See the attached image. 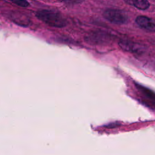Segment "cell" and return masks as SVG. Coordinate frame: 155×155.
Instances as JSON below:
<instances>
[{"instance_id": "1", "label": "cell", "mask_w": 155, "mask_h": 155, "mask_svg": "<svg viewBox=\"0 0 155 155\" xmlns=\"http://www.w3.org/2000/svg\"><path fill=\"white\" fill-rule=\"evenodd\" d=\"M36 16L49 26L62 28L67 25L66 19L58 12L53 10L42 9L36 12Z\"/></svg>"}, {"instance_id": "2", "label": "cell", "mask_w": 155, "mask_h": 155, "mask_svg": "<svg viewBox=\"0 0 155 155\" xmlns=\"http://www.w3.org/2000/svg\"><path fill=\"white\" fill-rule=\"evenodd\" d=\"M103 16L107 21L116 24H124L128 21L127 13L119 9H107L104 11Z\"/></svg>"}, {"instance_id": "3", "label": "cell", "mask_w": 155, "mask_h": 155, "mask_svg": "<svg viewBox=\"0 0 155 155\" xmlns=\"http://www.w3.org/2000/svg\"><path fill=\"white\" fill-rule=\"evenodd\" d=\"M135 21L141 28L148 32H155V22L151 19L145 16H139Z\"/></svg>"}, {"instance_id": "4", "label": "cell", "mask_w": 155, "mask_h": 155, "mask_svg": "<svg viewBox=\"0 0 155 155\" xmlns=\"http://www.w3.org/2000/svg\"><path fill=\"white\" fill-rule=\"evenodd\" d=\"M10 18L15 23L22 27H27L31 22L27 15L19 12H12Z\"/></svg>"}, {"instance_id": "5", "label": "cell", "mask_w": 155, "mask_h": 155, "mask_svg": "<svg viewBox=\"0 0 155 155\" xmlns=\"http://www.w3.org/2000/svg\"><path fill=\"white\" fill-rule=\"evenodd\" d=\"M120 47L125 51H132V52H137L139 50H141V46L137 44H135L132 42L122 41L119 42Z\"/></svg>"}, {"instance_id": "6", "label": "cell", "mask_w": 155, "mask_h": 155, "mask_svg": "<svg viewBox=\"0 0 155 155\" xmlns=\"http://www.w3.org/2000/svg\"><path fill=\"white\" fill-rule=\"evenodd\" d=\"M125 2L128 5H133L140 10H146L150 5L149 2L146 0H128L125 1Z\"/></svg>"}, {"instance_id": "7", "label": "cell", "mask_w": 155, "mask_h": 155, "mask_svg": "<svg viewBox=\"0 0 155 155\" xmlns=\"http://www.w3.org/2000/svg\"><path fill=\"white\" fill-rule=\"evenodd\" d=\"M12 2L22 7H27L29 5L28 2L25 0H15V1H12Z\"/></svg>"}]
</instances>
